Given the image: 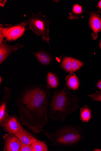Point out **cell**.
<instances>
[{"label":"cell","instance_id":"obj_1","mask_svg":"<svg viewBox=\"0 0 101 151\" xmlns=\"http://www.w3.org/2000/svg\"><path fill=\"white\" fill-rule=\"evenodd\" d=\"M48 89H29L18 100V117L21 125L35 134L40 133L49 124L50 93Z\"/></svg>","mask_w":101,"mask_h":151},{"label":"cell","instance_id":"obj_2","mask_svg":"<svg viewBox=\"0 0 101 151\" xmlns=\"http://www.w3.org/2000/svg\"><path fill=\"white\" fill-rule=\"evenodd\" d=\"M67 86L53 93L50 104L48 117L53 122L66 121L68 115L73 114L80 106L79 99L72 93Z\"/></svg>","mask_w":101,"mask_h":151},{"label":"cell","instance_id":"obj_3","mask_svg":"<svg viewBox=\"0 0 101 151\" xmlns=\"http://www.w3.org/2000/svg\"><path fill=\"white\" fill-rule=\"evenodd\" d=\"M43 134L57 147L74 146L84 138L83 128L71 125L63 126L52 133L45 132Z\"/></svg>","mask_w":101,"mask_h":151},{"label":"cell","instance_id":"obj_4","mask_svg":"<svg viewBox=\"0 0 101 151\" xmlns=\"http://www.w3.org/2000/svg\"><path fill=\"white\" fill-rule=\"evenodd\" d=\"M27 22L30 29L49 44V27L50 21L45 15L41 12L36 14H33Z\"/></svg>","mask_w":101,"mask_h":151},{"label":"cell","instance_id":"obj_5","mask_svg":"<svg viewBox=\"0 0 101 151\" xmlns=\"http://www.w3.org/2000/svg\"><path fill=\"white\" fill-rule=\"evenodd\" d=\"M28 24L27 21H24L14 25L4 26L1 24L0 27V45L2 43L4 38L7 41L16 40L24 34L26 30L25 27Z\"/></svg>","mask_w":101,"mask_h":151},{"label":"cell","instance_id":"obj_6","mask_svg":"<svg viewBox=\"0 0 101 151\" xmlns=\"http://www.w3.org/2000/svg\"><path fill=\"white\" fill-rule=\"evenodd\" d=\"M0 125L5 132L14 134L19 131L22 126L18 117L15 115L9 116Z\"/></svg>","mask_w":101,"mask_h":151},{"label":"cell","instance_id":"obj_7","mask_svg":"<svg viewBox=\"0 0 101 151\" xmlns=\"http://www.w3.org/2000/svg\"><path fill=\"white\" fill-rule=\"evenodd\" d=\"M4 151H20L21 142L15 134L8 133L3 136Z\"/></svg>","mask_w":101,"mask_h":151},{"label":"cell","instance_id":"obj_8","mask_svg":"<svg viewBox=\"0 0 101 151\" xmlns=\"http://www.w3.org/2000/svg\"><path fill=\"white\" fill-rule=\"evenodd\" d=\"M4 91V97L1 102L0 105V124L9 116L7 111V105L10 98L11 91L9 89L5 88Z\"/></svg>","mask_w":101,"mask_h":151},{"label":"cell","instance_id":"obj_9","mask_svg":"<svg viewBox=\"0 0 101 151\" xmlns=\"http://www.w3.org/2000/svg\"><path fill=\"white\" fill-rule=\"evenodd\" d=\"M22 45L17 44L15 45L10 46L6 44L0 45V63L3 62L12 52L16 51L19 48L23 47Z\"/></svg>","mask_w":101,"mask_h":151},{"label":"cell","instance_id":"obj_10","mask_svg":"<svg viewBox=\"0 0 101 151\" xmlns=\"http://www.w3.org/2000/svg\"><path fill=\"white\" fill-rule=\"evenodd\" d=\"M90 24L93 32L92 36L94 40L97 37V34L101 30V19L99 15L96 13H92L90 16Z\"/></svg>","mask_w":101,"mask_h":151},{"label":"cell","instance_id":"obj_11","mask_svg":"<svg viewBox=\"0 0 101 151\" xmlns=\"http://www.w3.org/2000/svg\"><path fill=\"white\" fill-rule=\"evenodd\" d=\"M15 135L22 142L28 145H31L37 140L22 126L19 131Z\"/></svg>","mask_w":101,"mask_h":151},{"label":"cell","instance_id":"obj_12","mask_svg":"<svg viewBox=\"0 0 101 151\" xmlns=\"http://www.w3.org/2000/svg\"><path fill=\"white\" fill-rule=\"evenodd\" d=\"M65 81L66 85L69 89L74 91H80V81L75 74L71 73L66 77Z\"/></svg>","mask_w":101,"mask_h":151},{"label":"cell","instance_id":"obj_13","mask_svg":"<svg viewBox=\"0 0 101 151\" xmlns=\"http://www.w3.org/2000/svg\"><path fill=\"white\" fill-rule=\"evenodd\" d=\"M47 86L49 88H56L59 85V81L58 77L54 73H49L47 75Z\"/></svg>","mask_w":101,"mask_h":151},{"label":"cell","instance_id":"obj_14","mask_svg":"<svg viewBox=\"0 0 101 151\" xmlns=\"http://www.w3.org/2000/svg\"><path fill=\"white\" fill-rule=\"evenodd\" d=\"M92 111L90 107L84 106L80 109L81 120L83 122H88L92 118Z\"/></svg>","mask_w":101,"mask_h":151},{"label":"cell","instance_id":"obj_15","mask_svg":"<svg viewBox=\"0 0 101 151\" xmlns=\"http://www.w3.org/2000/svg\"><path fill=\"white\" fill-rule=\"evenodd\" d=\"M33 54L39 61L43 65H48L51 61L52 59L49 55L45 52H39Z\"/></svg>","mask_w":101,"mask_h":151},{"label":"cell","instance_id":"obj_16","mask_svg":"<svg viewBox=\"0 0 101 151\" xmlns=\"http://www.w3.org/2000/svg\"><path fill=\"white\" fill-rule=\"evenodd\" d=\"M31 146L33 151H48L49 150L47 142L45 141L37 140Z\"/></svg>","mask_w":101,"mask_h":151},{"label":"cell","instance_id":"obj_17","mask_svg":"<svg viewBox=\"0 0 101 151\" xmlns=\"http://www.w3.org/2000/svg\"><path fill=\"white\" fill-rule=\"evenodd\" d=\"M82 12V7L78 4H76L73 6L72 12H69L68 19L70 20L78 19Z\"/></svg>","mask_w":101,"mask_h":151},{"label":"cell","instance_id":"obj_18","mask_svg":"<svg viewBox=\"0 0 101 151\" xmlns=\"http://www.w3.org/2000/svg\"><path fill=\"white\" fill-rule=\"evenodd\" d=\"M73 58L66 57L62 61V66L66 71L73 73L72 70L71 62Z\"/></svg>","mask_w":101,"mask_h":151},{"label":"cell","instance_id":"obj_19","mask_svg":"<svg viewBox=\"0 0 101 151\" xmlns=\"http://www.w3.org/2000/svg\"><path fill=\"white\" fill-rule=\"evenodd\" d=\"M71 64L72 71L74 73L79 70L83 65V63L78 59L73 58Z\"/></svg>","mask_w":101,"mask_h":151},{"label":"cell","instance_id":"obj_20","mask_svg":"<svg viewBox=\"0 0 101 151\" xmlns=\"http://www.w3.org/2000/svg\"><path fill=\"white\" fill-rule=\"evenodd\" d=\"M88 96L91 98L92 101H97L101 102V91H96L95 93L88 95Z\"/></svg>","mask_w":101,"mask_h":151},{"label":"cell","instance_id":"obj_21","mask_svg":"<svg viewBox=\"0 0 101 151\" xmlns=\"http://www.w3.org/2000/svg\"><path fill=\"white\" fill-rule=\"evenodd\" d=\"M20 151H33V150L31 145L25 144L21 142Z\"/></svg>","mask_w":101,"mask_h":151},{"label":"cell","instance_id":"obj_22","mask_svg":"<svg viewBox=\"0 0 101 151\" xmlns=\"http://www.w3.org/2000/svg\"><path fill=\"white\" fill-rule=\"evenodd\" d=\"M95 86L100 90V91H101V79L99 80L97 82Z\"/></svg>","mask_w":101,"mask_h":151},{"label":"cell","instance_id":"obj_23","mask_svg":"<svg viewBox=\"0 0 101 151\" xmlns=\"http://www.w3.org/2000/svg\"><path fill=\"white\" fill-rule=\"evenodd\" d=\"M6 2V1H0V6L4 7L5 6Z\"/></svg>","mask_w":101,"mask_h":151},{"label":"cell","instance_id":"obj_24","mask_svg":"<svg viewBox=\"0 0 101 151\" xmlns=\"http://www.w3.org/2000/svg\"><path fill=\"white\" fill-rule=\"evenodd\" d=\"M98 6L99 8L101 9V1L98 3Z\"/></svg>","mask_w":101,"mask_h":151},{"label":"cell","instance_id":"obj_25","mask_svg":"<svg viewBox=\"0 0 101 151\" xmlns=\"http://www.w3.org/2000/svg\"><path fill=\"white\" fill-rule=\"evenodd\" d=\"M99 46H100V48L101 49V40H100V43H99Z\"/></svg>","mask_w":101,"mask_h":151},{"label":"cell","instance_id":"obj_26","mask_svg":"<svg viewBox=\"0 0 101 151\" xmlns=\"http://www.w3.org/2000/svg\"><path fill=\"white\" fill-rule=\"evenodd\" d=\"M94 151H101V149H95L94 150Z\"/></svg>","mask_w":101,"mask_h":151}]
</instances>
